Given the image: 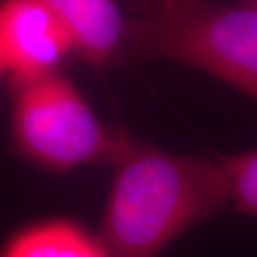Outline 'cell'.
Instances as JSON below:
<instances>
[{
  "instance_id": "obj_7",
  "label": "cell",
  "mask_w": 257,
  "mask_h": 257,
  "mask_svg": "<svg viewBox=\"0 0 257 257\" xmlns=\"http://www.w3.org/2000/svg\"><path fill=\"white\" fill-rule=\"evenodd\" d=\"M227 176L230 205L237 212L257 215V149L234 156H220Z\"/></svg>"
},
{
  "instance_id": "obj_2",
  "label": "cell",
  "mask_w": 257,
  "mask_h": 257,
  "mask_svg": "<svg viewBox=\"0 0 257 257\" xmlns=\"http://www.w3.org/2000/svg\"><path fill=\"white\" fill-rule=\"evenodd\" d=\"M122 55L187 64L257 100V5L154 0L127 19Z\"/></svg>"
},
{
  "instance_id": "obj_3",
  "label": "cell",
  "mask_w": 257,
  "mask_h": 257,
  "mask_svg": "<svg viewBox=\"0 0 257 257\" xmlns=\"http://www.w3.org/2000/svg\"><path fill=\"white\" fill-rule=\"evenodd\" d=\"M128 139L127 132L102 124L77 87L57 72L15 84L14 147L40 167L114 164Z\"/></svg>"
},
{
  "instance_id": "obj_1",
  "label": "cell",
  "mask_w": 257,
  "mask_h": 257,
  "mask_svg": "<svg viewBox=\"0 0 257 257\" xmlns=\"http://www.w3.org/2000/svg\"><path fill=\"white\" fill-rule=\"evenodd\" d=\"M114 166L100 235L110 257H157L182 232L230 205L220 161L131 137Z\"/></svg>"
},
{
  "instance_id": "obj_5",
  "label": "cell",
  "mask_w": 257,
  "mask_h": 257,
  "mask_svg": "<svg viewBox=\"0 0 257 257\" xmlns=\"http://www.w3.org/2000/svg\"><path fill=\"white\" fill-rule=\"evenodd\" d=\"M69 32L74 52L105 67L122 57L127 19L115 0H42Z\"/></svg>"
},
{
  "instance_id": "obj_4",
  "label": "cell",
  "mask_w": 257,
  "mask_h": 257,
  "mask_svg": "<svg viewBox=\"0 0 257 257\" xmlns=\"http://www.w3.org/2000/svg\"><path fill=\"white\" fill-rule=\"evenodd\" d=\"M70 52L69 32L42 0L0 2V67L14 84L55 74Z\"/></svg>"
},
{
  "instance_id": "obj_9",
  "label": "cell",
  "mask_w": 257,
  "mask_h": 257,
  "mask_svg": "<svg viewBox=\"0 0 257 257\" xmlns=\"http://www.w3.org/2000/svg\"><path fill=\"white\" fill-rule=\"evenodd\" d=\"M0 74H2V67H0Z\"/></svg>"
},
{
  "instance_id": "obj_8",
  "label": "cell",
  "mask_w": 257,
  "mask_h": 257,
  "mask_svg": "<svg viewBox=\"0 0 257 257\" xmlns=\"http://www.w3.org/2000/svg\"><path fill=\"white\" fill-rule=\"evenodd\" d=\"M244 2H249V4H254V5H257V0H244Z\"/></svg>"
},
{
  "instance_id": "obj_6",
  "label": "cell",
  "mask_w": 257,
  "mask_h": 257,
  "mask_svg": "<svg viewBox=\"0 0 257 257\" xmlns=\"http://www.w3.org/2000/svg\"><path fill=\"white\" fill-rule=\"evenodd\" d=\"M0 257H110L100 237L72 220H45L20 230Z\"/></svg>"
}]
</instances>
